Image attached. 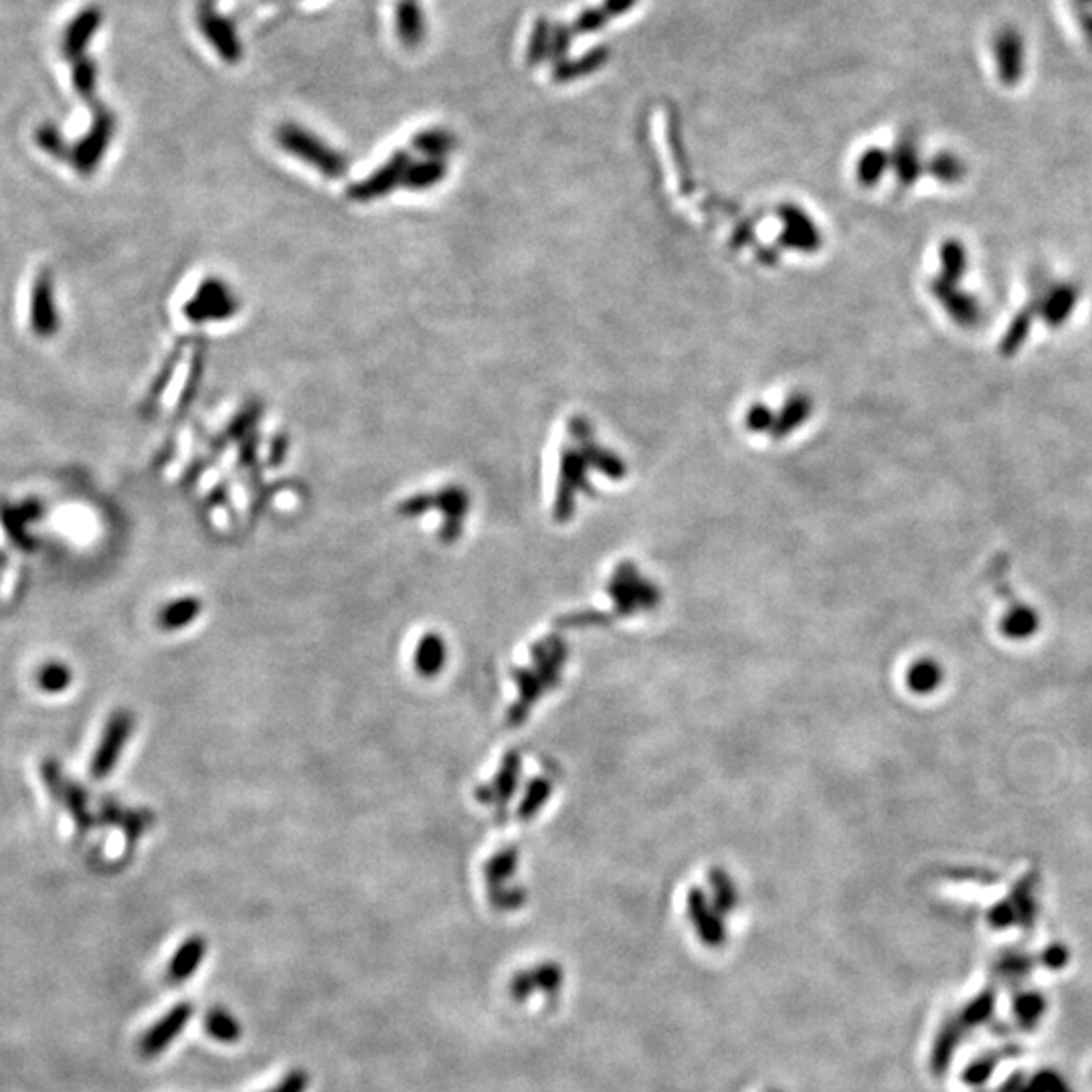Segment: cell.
<instances>
[{
    "label": "cell",
    "instance_id": "1",
    "mask_svg": "<svg viewBox=\"0 0 1092 1092\" xmlns=\"http://www.w3.org/2000/svg\"><path fill=\"white\" fill-rule=\"evenodd\" d=\"M276 138L284 150L312 164V167L320 169V173H324L326 177L339 179L344 175L346 160L337 150L326 146L320 138L310 134L308 130L296 124H284L280 126Z\"/></svg>",
    "mask_w": 1092,
    "mask_h": 1092
},
{
    "label": "cell",
    "instance_id": "2",
    "mask_svg": "<svg viewBox=\"0 0 1092 1092\" xmlns=\"http://www.w3.org/2000/svg\"><path fill=\"white\" fill-rule=\"evenodd\" d=\"M197 23L206 37V41L212 45V49L221 55V60L227 64H239L243 58V45L237 35L235 25L216 11L214 0H201L197 11Z\"/></svg>",
    "mask_w": 1092,
    "mask_h": 1092
},
{
    "label": "cell",
    "instance_id": "3",
    "mask_svg": "<svg viewBox=\"0 0 1092 1092\" xmlns=\"http://www.w3.org/2000/svg\"><path fill=\"white\" fill-rule=\"evenodd\" d=\"M132 729H134V717L128 713V710H118V713L109 717L101 743L97 745V751L91 760L93 779H103L114 771L116 762L132 735Z\"/></svg>",
    "mask_w": 1092,
    "mask_h": 1092
},
{
    "label": "cell",
    "instance_id": "4",
    "mask_svg": "<svg viewBox=\"0 0 1092 1092\" xmlns=\"http://www.w3.org/2000/svg\"><path fill=\"white\" fill-rule=\"evenodd\" d=\"M193 1012H195L193 1004H179V1006H175L173 1010H169L167 1014H164L140 1037V1044H138L140 1054L144 1058H154V1056H158V1054H162L164 1050H167L181 1035L185 1025L191 1022Z\"/></svg>",
    "mask_w": 1092,
    "mask_h": 1092
},
{
    "label": "cell",
    "instance_id": "5",
    "mask_svg": "<svg viewBox=\"0 0 1092 1092\" xmlns=\"http://www.w3.org/2000/svg\"><path fill=\"white\" fill-rule=\"evenodd\" d=\"M992 55L1002 83L1016 85L1024 75L1025 45L1016 27L1000 29L992 39Z\"/></svg>",
    "mask_w": 1092,
    "mask_h": 1092
},
{
    "label": "cell",
    "instance_id": "6",
    "mask_svg": "<svg viewBox=\"0 0 1092 1092\" xmlns=\"http://www.w3.org/2000/svg\"><path fill=\"white\" fill-rule=\"evenodd\" d=\"M41 773H43V781H45L47 789L51 791V795L55 799H60L64 803V807L73 815L77 828L85 830L87 826H91V815L87 811L85 793L75 783H69L64 777V773L60 771V764L53 762V760H47L43 764Z\"/></svg>",
    "mask_w": 1092,
    "mask_h": 1092
},
{
    "label": "cell",
    "instance_id": "7",
    "mask_svg": "<svg viewBox=\"0 0 1092 1092\" xmlns=\"http://www.w3.org/2000/svg\"><path fill=\"white\" fill-rule=\"evenodd\" d=\"M235 312V302L231 294L221 286V282H206L201 286L193 302L187 306V314L193 322L205 320H223Z\"/></svg>",
    "mask_w": 1092,
    "mask_h": 1092
},
{
    "label": "cell",
    "instance_id": "8",
    "mask_svg": "<svg viewBox=\"0 0 1092 1092\" xmlns=\"http://www.w3.org/2000/svg\"><path fill=\"white\" fill-rule=\"evenodd\" d=\"M411 167V160H409V154L405 152H397L385 167L378 169L374 175H370L366 181L358 183L352 191H350V197L352 199H358V201H370V199H376V197H382L387 195L399 181L405 179V173L407 169Z\"/></svg>",
    "mask_w": 1092,
    "mask_h": 1092
},
{
    "label": "cell",
    "instance_id": "9",
    "mask_svg": "<svg viewBox=\"0 0 1092 1092\" xmlns=\"http://www.w3.org/2000/svg\"><path fill=\"white\" fill-rule=\"evenodd\" d=\"M413 664H415L417 674L425 680L440 676L444 672L446 664H448V643H446V639L440 633H435V631L425 633L419 639L417 647H415Z\"/></svg>",
    "mask_w": 1092,
    "mask_h": 1092
},
{
    "label": "cell",
    "instance_id": "10",
    "mask_svg": "<svg viewBox=\"0 0 1092 1092\" xmlns=\"http://www.w3.org/2000/svg\"><path fill=\"white\" fill-rule=\"evenodd\" d=\"M205 957H206V939L201 935L189 937L187 941H183V945L177 949V953L169 963V969H167L169 981L177 983V986L179 983L189 981L197 973Z\"/></svg>",
    "mask_w": 1092,
    "mask_h": 1092
},
{
    "label": "cell",
    "instance_id": "11",
    "mask_svg": "<svg viewBox=\"0 0 1092 1092\" xmlns=\"http://www.w3.org/2000/svg\"><path fill=\"white\" fill-rule=\"evenodd\" d=\"M561 983H563L561 967H557L553 963H546V965L534 967L530 971L518 973L512 981L510 992H512L514 1000H526V998H530V994L536 988L544 990V992H555L557 988H561Z\"/></svg>",
    "mask_w": 1092,
    "mask_h": 1092
},
{
    "label": "cell",
    "instance_id": "12",
    "mask_svg": "<svg viewBox=\"0 0 1092 1092\" xmlns=\"http://www.w3.org/2000/svg\"><path fill=\"white\" fill-rule=\"evenodd\" d=\"M395 31L407 49H417L425 41L427 27L417 0H399L395 7Z\"/></svg>",
    "mask_w": 1092,
    "mask_h": 1092
},
{
    "label": "cell",
    "instance_id": "13",
    "mask_svg": "<svg viewBox=\"0 0 1092 1092\" xmlns=\"http://www.w3.org/2000/svg\"><path fill=\"white\" fill-rule=\"evenodd\" d=\"M203 612V604L193 597H179L158 612V627L164 631H179L189 627Z\"/></svg>",
    "mask_w": 1092,
    "mask_h": 1092
},
{
    "label": "cell",
    "instance_id": "14",
    "mask_svg": "<svg viewBox=\"0 0 1092 1092\" xmlns=\"http://www.w3.org/2000/svg\"><path fill=\"white\" fill-rule=\"evenodd\" d=\"M205 1031L216 1042L233 1044L241 1037V1022L225 1008H212L205 1016Z\"/></svg>",
    "mask_w": 1092,
    "mask_h": 1092
},
{
    "label": "cell",
    "instance_id": "15",
    "mask_svg": "<svg viewBox=\"0 0 1092 1092\" xmlns=\"http://www.w3.org/2000/svg\"><path fill=\"white\" fill-rule=\"evenodd\" d=\"M413 146L433 160H440L456 148V136L446 130H423L413 138Z\"/></svg>",
    "mask_w": 1092,
    "mask_h": 1092
},
{
    "label": "cell",
    "instance_id": "16",
    "mask_svg": "<svg viewBox=\"0 0 1092 1092\" xmlns=\"http://www.w3.org/2000/svg\"><path fill=\"white\" fill-rule=\"evenodd\" d=\"M444 175H446L444 162L431 158L427 162L411 164V167L405 173L403 183L409 189H427V187H433L435 183H440L444 179Z\"/></svg>",
    "mask_w": 1092,
    "mask_h": 1092
},
{
    "label": "cell",
    "instance_id": "17",
    "mask_svg": "<svg viewBox=\"0 0 1092 1092\" xmlns=\"http://www.w3.org/2000/svg\"><path fill=\"white\" fill-rule=\"evenodd\" d=\"M71 680H73V674L69 672V668L66 664H60V662H51V664L43 666L37 674L39 688L43 692H49V694H58V692L68 690Z\"/></svg>",
    "mask_w": 1092,
    "mask_h": 1092
},
{
    "label": "cell",
    "instance_id": "18",
    "mask_svg": "<svg viewBox=\"0 0 1092 1092\" xmlns=\"http://www.w3.org/2000/svg\"><path fill=\"white\" fill-rule=\"evenodd\" d=\"M1037 627L1035 614L1025 606H1016L1004 621V629L1010 637H1025Z\"/></svg>",
    "mask_w": 1092,
    "mask_h": 1092
},
{
    "label": "cell",
    "instance_id": "19",
    "mask_svg": "<svg viewBox=\"0 0 1092 1092\" xmlns=\"http://www.w3.org/2000/svg\"><path fill=\"white\" fill-rule=\"evenodd\" d=\"M941 682V670L935 662H922L910 672V686L916 692H931Z\"/></svg>",
    "mask_w": 1092,
    "mask_h": 1092
},
{
    "label": "cell",
    "instance_id": "20",
    "mask_svg": "<svg viewBox=\"0 0 1092 1092\" xmlns=\"http://www.w3.org/2000/svg\"><path fill=\"white\" fill-rule=\"evenodd\" d=\"M549 47H551V35H549V29H546V23L542 21V23L536 25V29L532 31V37H530V45H528V53H526L528 64L534 66L540 60H544L542 55L549 51Z\"/></svg>",
    "mask_w": 1092,
    "mask_h": 1092
},
{
    "label": "cell",
    "instance_id": "21",
    "mask_svg": "<svg viewBox=\"0 0 1092 1092\" xmlns=\"http://www.w3.org/2000/svg\"><path fill=\"white\" fill-rule=\"evenodd\" d=\"M308 1084H310L308 1072L292 1070L290 1074H286V1078H282L276 1086L265 1090V1092H306Z\"/></svg>",
    "mask_w": 1092,
    "mask_h": 1092
},
{
    "label": "cell",
    "instance_id": "22",
    "mask_svg": "<svg viewBox=\"0 0 1092 1092\" xmlns=\"http://www.w3.org/2000/svg\"><path fill=\"white\" fill-rule=\"evenodd\" d=\"M610 3H612V9L615 13H623V11H627V7H631L635 3V0H610Z\"/></svg>",
    "mask_w": 1092,
    "mask_h": 1092
},
{
    "label": "cell",
    "instance_id": "23",
    "mask_svg": "<svg viewBox=\"0 0 1092 1092\" xmlns=\"http://www.w3.org/2000/svg\"><path fill=\"white\" fill-rule=\"evenodd\" d=\"M771 1092H777V1090H771Z\"/></svg>",
    "mask_w": 1092,
    "mask_h": 1092
}]
</instances>
